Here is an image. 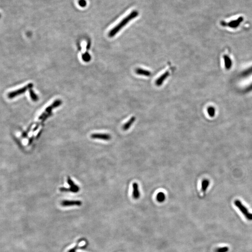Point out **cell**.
<instances>
[{
  "label": "cell",
  "mask_w": 252,
  "mask_h": 252,
  "mask_svg": "<svg viewBox=\"0 0 252 252\" xmlns=\"http://www.w3.org/2000/svg\"><path fill=\"white\" fill-rule=\"evenodd\" d=\"M139 15V13L136 10H134L129 14L128 15L123 19L120 22H119L113 28L108 34L109 37H112L115 36L116 34L118 33L124 26H125L128 22H130L132 20L137 17Z\"/></svg>",
  "instance_id": "6da1fadb"
},
{
  "label": "cell",
  "mask_w": 252,
  "mask_h": 252,
  "mask_svg": "<svg viewBox=\"0 0 252 252\" xmlns=\"http://www.w3.org/2000/svg\"><path fill=\"white\" fill-rule=\"evenodd\" d=\"M234 204L246 219L249 221H252V213L249 212L248 208L244 206L240 200H236L234 201Z\"/></svg>",
  "instance_id": "7a4b0ae2"
},
{
  "label": "cell",
  "mask_w": 252,
  "mask_h": 252,
  "mask_svg": "<svg viewBox=\"0 0 252 252\" xmlns=\"http://www.w3.org/2000/svg\"><path fill=\"white\" fill-rule=\"evenodd\" d=\"M33 86V84H31V83L28 84L27 85L21 88H20V89H17V90H15V91H12V92L9 93L8 94V97L9 99L15 98V97L21 95V94H22L23 93H25L26 91L28 89H31V88Z\"/></svg>",
  "instance_id": "3957f363"
},
{
  "label": "cell",
  "mask_w": 252,
  "mask_h": 252,
  "mask_svg": "<svg viewBox=\"0 0 252 252\" xmlns=\"http://www.w3.org/2000/svg\"><path fill=\"white\" fill-rule=\"evenodd\" d=\"M61 104V101L60 100H57L55 101L52 105L48 107L45 110V112H43L42 114L40 115L39 119V120L43 119V121L46 120V117H47L49 115V113L52 111V109L55 108L56 107H58Z\"/></svg>",
  "instance_id": "277c9868"
},
{
  "label": "cell",
  "mask_w": 252,
  "mask_h": 252,
  "mask_svg": "<svg viewBox=\"0 0 252 252\" xmlns=\"http://www.w3.org/2000/svg\"><path fill=\"white\" fill-rule=\"evenodd\" d=\"M169 71H166L165 72L163 73L162 75L160 76L159 78H158L155 81V84L156 86L158 87L162 85L163 82L165 81L166 79H167L169 76Z\"/></svg>",
  "instance_id": "5b68a950"
},
{
  "label": "cell",
  "mask_w": 252,
  "mask_h": 252,
  "mask_svg": "<svg viewBox=\"0 0 252 252\" xmlns=\"http://www.w3.org/2000/svg\"><path fill=\"white\" fill-rule=\"evenodd\" d=\"M91 137L93 139L104 140L105 141H109L111 139V135L105 134H93L91 135Z\"/></svg>",
  "instance_id": "8992f818"
},
{
  "label": "cell",
  "mask_w": 252,
  "mask_h": 252,
  "mask_svg": "<svg viewBox=\"0 0 252 252\" xmlns=\"http://www.w3.org/2000/svg\"><path fill=\"white\" fill-rule=\"evenodd\" d=\"M81 205V202L79 200H64L61 202V205L63 206H80Z\"/></svg>",
  "instance_id": "52a82bcc"
},
{
  "label": "cell",
  "mask_w": 252,
  "mask_h": 252,
  "mask_svg": "<svg viewBox=\"0 0 252 252\" xmlns=\"http://www.w3.org/2000/svg\"><path fill=\"white\" fill-rule=\"evenodd\" d=\"M133 187V193L132 195L134 199H139L140 197L141 194L139 189V186L137 182H134L132 185Z\"/></svg>",
  "instance_id": "ba28073f"
},
{
  "label": "cell",
  "mask_w": 252,
  "mask_h": 252,
  "mask_svg": "<svg viewBox=\"0 0 252 252\" xmlns=\"http://www.w3.org/2000/svg\"><path fill=\"white\" fill-rule=\"evenodd\" d=\"M243 18L242 17H240L238 18V19L236 20L235 21H233L229 23H227L224 22H221V24L223 26H226V25H228L231 27L235 28L239 26V24L241 22L243 21Z\"/></svg>",
  "instance_id": "9c48e42d"
},
{
  "label": "cell",
  "mask_w": 252,
  "mask_h": 252,
  "mask_svg": "<svg viewBox=\"0 0 252 252\" xmlns=\"http://www.w3.org/2000/svg\"><path fill=\"white\" fill-rule=\"evenodd\" d=\"M135 120H136L135 117L133 116V117H131L127 122L123 125V127H122L123 130H125V131L128 130L132 126V125L134 123Z\"/></svg>",
  "instance_id": "30bf717a"
},
{
  "label": "cell",
  "mask_w": 252,
  "mask_h": 252,
  "mask_svg": "<svg viewBox=\"0 0 252 252\" xmlns=\"http://www.w3.org/2000/svg\"><path fill=\"white\" fill-rule=\"evenodd\" d=\"M135 73L139 75L144 76L146 77L151 75V73L149 71L140 68L136 69Z\"/></svg>",
  "instance_id": "8fae6325"
},
{
  "label": "cell",
  "mask_w": 252,
  "mask_h": 252,
  "mask_svg": "<svg viewBox=\"0 0 252 252\" xmlns=\"http://www.w3.org/2000/svg\"><path fill=\"white\" fill-rule=\"evenodd\" d=\"M210 181L208 179H204L201 183V190L205 193L210 185Z\"/></svg>",
  "instance_id": "7c38bea8"
},
{
  "label": "cell",
  "mask_w": 252,
  "mask_h": 252,
  "mask_svg": "<svg viewBox=\"0 0 252 252\" xmlns=\"http://www.w3.org/2000/svg\"><path fill=\"white\" fill-rule=\"evenodd\" d=\"M166 196L165 194L162 192H160L156 195V199L160 203H162L165 200Z\"/></svg>",
  "instance_id": "4fadbf2b"
},
{
  "label": "cell",
  "mask_w": 252,
  "mask_h": 252,
  "mask_svg": "<svg viewBox=\"0 0 252 252\" xmlns=\"http://www.w3.org/2000/svg\"><path fill=\"white\" fill-rule=\"evenodd\" d=\"M29 94H30V97H31V100L34 101H36L39 100L38 96L31 89H29Z\"/></svg>",
  "instance_id": "5bb4252c"
},
{
  "label": "cell",
  "mask_w": 252,
  "mask_h": 252,
  "mask_svg": "<svg viewBox=\"0 0 252 252\" xmlns=\"http://www.w3.org/2000/svg\"><path fill=\"white\" fill-rule=\"evenodd\" d=\"M229 251V247H218L215 249V252H228Z\"/></svg>",
  "instance_id": "9a60e30c"
},
{
  "label": "cell",
  "mask_w": 252,
  "mask_h": 252,
  "mask_svg": "<svg viewBox=\"0 0 252 252\" xmlns=\"http://www.w3.org/2000/svg\"><path fill=\"white\" fill-rule=\"evenodd\" d=\"M208 113L209 116H211V117H213L215 115V110L213 107H210L209 108H208Z\"/></svg>",
  "instance_id": "2e32d148"
},
{
  "label": "cell",
  "mask_w": 252,
  "mask_h": 252,
  "mask_svg": "<svg viewBox=\"0 0 252 252\" xmlns=\"http://www.w3.org/2000/svg\"><path fill=\"white\" fill-rule=\"evenodd\" d=\"M82 59L86 62L89 61L90 60V56L89 54L86 53L82 56Z\"/></svg>",
  "instance_id": "e0dca14e"
},
{
  "label": "cell",
  "mask_w": 252,
  "mask_h": 252,
  "mask_svg": "<svg viewBox=\"0 0 252 252\" xmlns=\"http://www.w3.org/2000/svg\"><path fill=\"white\" fill-rule=\"evenodd\" d=\"M67 182L68 184L69 185H70V186H71V187H75L76 186V185H75V184H74L73 182V181H72V180L71 179H70V177H68V178Z\"/></svg>",
  "instance_id": "ac0fdd59"
},
{
  "label": "cell",
  "mask_w": 252,
  "mask_h": 252,
  "mask_svg": "<svg viewBox=\"0 0 252 252\" xmlns=\"http://www.w3.org/2000/svg\"><path fill=\"white\" fill-rule=\"evenodd\" d=\"M79 4L82 7H84L87 5V2L85 0H80L79 1Z\"/></svg>",
  "instance_id": "d6986e66"
},
{
  "label": "cell",
  "mask_w": 252,
  "mask_h": 252,
  "mask_svg": "<svg viewBox=\"0 0 252 252\" xmlns=\"http://www.w3.org/2000/svg\"><path fill=\"white\" fill-rule=\"evenodd\" d=\"M60 190L61 192H69L70 191V188H66L62 187L60 188Z\"/></svg>",
  "instance_id": "ffe728a7"
},
{
  "label": "cell",
  "mask_w": 252,
  "mask_h": 252,
  "mask_svg": "<svg viewBox=\"0 0 252 252\" xmlns=\"http://www.w3.org/2000/svg\"><path fill=\"white\" fill-rule=\"evenodd\" d=\"M77 247H74L73 249H71L68 252H76V251L77 250Z\"/></svg>",
  "instance_id": "44dd1931"
},
{
  "label": "cell",
  "mask_w": 252,
  "mask_h": 252,
  "mask_svg": "<svg viewBox=\"0 0 252 252\" xmlns=\"http://www.w3.org/2000/svg\"><path fill=\"white\" fill-rule=\"evenodd\" d=\"M0 16H1V15H0Z\"/></svg>",
  "instance_id": "7402d4cb"
}]
</instances>
